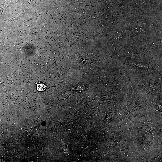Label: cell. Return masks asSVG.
Instances as JSON below:
<instances>
[]
</instances>
